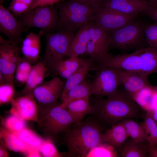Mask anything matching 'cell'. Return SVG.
Returning <instances> with one entry per match:
<instances>
[{
	"label": "cell",
	"instance_id": "cell-1",
	"mask_svg": "<svg viewBox=\"0 0 157 157\" xmlns=\"http://www.w3.org/2000/svg\"><path fill=\"white\" fill-rule=\"evenodd\" d=\"M93 106V114L104 127L106 126L110 127L125 119L138 120L142 117V108L124 88L117 89L106 99L97 98Z\"/></svg>",
	"mask_w": 157,
	"mask_h": 157
},
{
	"label": "cell",
	"instance_id": "cell-2",
	"mask_svg": "<svg viewBox=\"0 0 157 157\" xmlns=\"http://www.w3.org/2000/svg\"><path fill=\"white\" fill-rule=\"evenodd\" d=\"M75 123L74 128L64 131L68 156L85 157L90 150L102 142L101 135L105 128L99 121L90 119Z\"/></svg>",
	"mask_w": 157,
	"mask_h": 157
},
{
	"label": "cell",
	"instance_id": "cell-3",
	"mask_svg": "<svg viewBox=\"0 0 157 157\" xmlns=\"http://www.w3.org/2000/svg\"><path fill=\"white\" fill-rule=\"evenodd\" d=\"M38 128L46 139L57 140L59 134L75 123L68 111L66 104L61 103L44 107H38Z\"/></svg>",
	"mask_w": 157,
	"mask_h": 157
},
{
	"label": "cell",
	"instance_id": "cell-4",
	"mask_svg": "<svg viewBox=\"0 0 157 157\" xmlns=\"http://www.w3.org/2000/svg\"><path fill=\"white\" fill-rule=\"evenodd\" d=\"M143 23L135 19L109 33L110 47L126 52L149 47L142 28Z\"/></svg>",
	"mask_w": 157,
	"mask_h": 157
},
{
	"label": "cell",
	"instance_id": "cell-5",
	"mask_svg": "<svg viewBox=\"0 0 157 157\" xmlns=\"http://www.w3.org/2000/svg\"><path fill=\"white\" fill-rule=\"evenodd\" d=\"M59 27L74 31L94 21L95 9L75 0H69L58 7Z\"/></svg>",
	"mask_w": 157,
	"mask_h": 157
},
{
	"label": "cell",
	"instance_id": "cell-6",
	"mask_svg": "<svg viewBox=\"0 0 157 157\" xmlns=\"http://www.w3.org/2000/svg\"><path fill=\"white\" fill-rule=\"evenodd\" d=\"M75 35L74 31L64 29L45 35L46 46L43 62L52 71L54 66L67 56L70 45Z\"/></svg>",
	"mask_w": 157,
	"mask_h": 157
},
{
	"label": "cell",
	"instance_id": "cell-7",
	"mask_svg": "<svg viewBox=\"0 0 157 157\" xmlns=\"http://www.w3.org/2000/svg\"><path fill=\"white\" fill-rule=\"evenodd\" d=\"M19 20L24 32L36 27L48 32L59 27V16L56 9L51 5L29 10L19 16Z\"/></svg>",
	"mask_w": 157,
	"mask_h": 157
},
{
	"label": "cell",
	"instance_id": "cell-8",
	"mask_svg": "<svg viewBox=\"0 0 157 157\" xmlns=\"http://www.w3.org/2000/svg\"><path fill=\"white\" fill-rule=\"evenodd\" d=\"M95 78L90 83L92 95L97 98L107 97L115 92L122 84L117 68L108 67H96Z\"/></svg>",
	"mask_w": 157,
	"mask_h": 157
},
{
	"label": "cell",
	"instance_id": "cell-9",
	"mask_svg": "<svg viewBox=\"0 0 157 157\" xmlns=\"http://www.w3.org/2000/svg\"><path fill=\"white\" fill-rule=\"evenodd\" d=\"M18 44L5 40L0 35V74L6 83L13 84L17 66L22 59Z\"/></svg>",
	"mask_w": 157,
	"mask_h": 157
},
{
	"label": "cell",
	"instance_id": "cell-10",
	"mask_svg": "<svg viewBox=\"0 0 157 157\" xmlns=\"http://www.w3.org/2000/svg\"><path fill=\"white\" fill-rule=\"evenodd\" d=\"M88 41L85 53L99 63L108 55L109 34L93 21L88 31Z\"/></svg>",
	"mask_w": 157,
	"mask_h": 157
},
{
	"label": "cell",
	"instance_id": "cell-11",
	"mask_svg": "<svg viewBox=\"0 0 157 157\" xmlns=\"http://www.w3.org/2000/svg\"><path fill=\"white\" fill-rule=\"evenodd\" d=\"M137 15H126L99 6L95 9L94 22L109 33L125 25L134 20Z\"/></svg>",
	"mask_w": 157,
	"mask_h": 157
},
{
	"label": "cell",
	"instance_id": "cell-12",
	"mask_svg": "<svg viewBox=\"0 0 157 157\" xmlns=\"http://www.w3.org/2000/svg\"><path fill=\"white\" fill-rule=\"evenodd\" d=\"M65 85V83L59 78L55 77L36 88L33 93L38 107H46L57 103Z\"/></svg>",
	"mask_w": 157,
	"mask_h": 157
},
{
	"label": "cell",
	"instance_id": "cell-13",
	"mask_svg": "<svg viewBox=\"0 0 157 157\" xmlns=\"http://www.w3.org/2000/svg\"><path fill=\"white\" fill-rule=\"evenodd\" d=\"M9 112L26 121H38V108L32 93L19 96L11 102Z\"/></svg>",
	"mask_w": 157,
	"mask_h": 157
},
{
	"label": "cell",
	"instance_id": "cell-14",
	"mask_svg": "<svg viewBox=\"0 0 157 157\" xmlns=\"http://www.w3.org/2000/svg\"><path fill=\"white\" fill-rule=\"evenodd\" d=\"M100 66L110 67L128 72H141L140 58L138 50H135L129 54L116 56L108 54L102 61L97 63V67Z\"/></svg>",
	"mask_w": 157,
	"mask_h": 157
},
{
	"label": "cell",
	"instance_id": "cell-15",
	"mask_svg": "<svg viewBox=\"0 0 157 157\" xmlns=\"http://www.w3.org/2000/svg\"><path fill=\"white\" fill-rule=\"evenodd\" d=\"M0 32L6 35L8 40L16 44L23 40L22 34L24 31L20 22L2 5H0Z\"/></svg>",
	"mask_w": 157,
	"mask_h": 157
},
{
	"label": "cell",
	"instance_id": "cell-16",
	"mask_svg": "<svg viewBox=\"0 0 157 157\" xmlns=\"http://www.w3.org/2000/svg\"><path fill=\"white\" fill-rule=\"evenodd\" d=\"M151 5L145 0H104L99 6L126 15H138Z\"/></svg>",
	"mask_w": 157,
	"mask_h": 157
},
{
	"label": "cell",
	"instance_id": "cell-17",
	"mask_svg": "<svg viewBox=\"0 0 157 157\" xmlns=\"http://www.w3.org/2000/svg\"><path fill=\"white\" fill-rule=\"evenodd\" d=\"M117 69L122 84L130 95L143 88L151 85L148 81V76L141 72H130Z\"/></svg>",
	"mask_w": 157,
	"mask_h": 157
},
{
	"label": "cell",
	"instance_id": "cell-18",
	"mask_svg": "<svg viewBox=\"0 0 157 157\" xmlns=\"http://www.w3.org/2000/svg\"><path fill=\"white\" fill-rule=\"evenodd\" d=\"M44 32H33L27 34L22 42L21 52L24 58L31 64H35L38 59L40 50V40Z\"/></svg>",
	"mask_w": 157,
	"mask_h": 157
},
{
	"label": "cell",
	"instance_id": "cell-19",
	"mask_svg": "<svg viewBox=\"0 0 157 157\" xmlns=\"http://www.w3.org/2000/svg\"><path fill=\"white\" fill-rule=\"evenodd\" d=\"M47 69L43 61L33 66L25 86L18 92L19 96L32 93L33 90L42 83Z\"/></svg>",
	"mask_w": 157,
	"mask_h": 157
},
{
	"label": "cell",
	"instance_id": "cell-20",
	"mask_svg": "<svg viewBox=\"0 0 157 157\" xmlns=\"http://www.w3.org/2000/svg\"><path fill=\"white\" fill-rule=\"evenodd\" d=\"M93 21L90 22L79 29L70 44L67 56L69 58L78 57L85 53L88 41V31Z\"/></svg>",
	"mask_w": 157,
	"mask_h": 157
},
{
	"label": "cell",
	"instance_id": "cell-21",
	"mask_svg": "<svg viewBox=\"0 0 157 157\" xmlns=\"http://www.w3.org/2000/svg\"><path fill=\"white\" fill-rule=\"evenodd\" d=\"M128 137L124 126L118 122L103 132L101 141L110 144L117 150L120 151L123 144Z\"/></svg>",
	"mask_w": 157,
	"mask_h": 157
},
{
	"label": "cell",
	"instance_id": "cell-22",
	"mask_svg": "<svg viewBox=\"0 0 157 157\" xmlns=\"http://www.w3.org/2000/svg\"><path fill=\"white\" fill-rule=\"evenodd\" d=\"M140 58L141 72L148 76L157 72V49L149 46L138 50Z\"/></svg>",
	"mask_w": 157,
	"mask_h": 157
},
{
	"label": "cell",
	"instance_id": "cell-23",
	"mask_svg": "<svg viewBox=\"0 0 157 157\" xmlns=\"http://www.w3.org/2000/svg\"><path fill=\"white\" fill-rule=\"evenodd\" d=\"M94 62L92 59L90 58L85 59L79 67L67 79L60 97L61 99L72 88L83 81L88 71L93 67Z\"/></svg>",
	"mask_w": 157,
	"mask_h": 157
},
{
	"label": "cell",
	"instance_id": "cell-24",
	"mask_svg": "<svg viewBox=\"0 0 157 157\" xmlns=\"http://www.w3.org/2000/svg\"><path fill=\"white\" fill-rule=\"evenodd\" d=\"M89 99H78L66 104L67 110L75 123L82 121L87 114L94 113V108L90 105Z\"/></svg>",
	"mask_w": 157,
	"mask_h": 157
},
{
	"label": "cell",
	"instance_id": "cell-25",
	"mask_svg": "<svg viewBox=\"0 0 157 157\" xmlns=\"http://www.w3.org/2000/svg\"><path fill=\"white\" fill-rule=\"evenodd\" d=\"M128 138L125 141L120 150L121 156L122 157H147L148 143L137 142L130 137Z\"/></svg>",
	"mask_w": 157,
	"mask_h": 157
},
{
	"label": "cell",
	"instance_id": "cell-26",
	"mask_svg": "<svg viewBox=\"0 0 157 157\" xmlns=\"http://www.w3.org/2000/svg\"><path fill=\"white\" fill-rule=\"evenodd\" d=\"M0 142L7 148L13 151L24 154L27 148L19 139L14 132L0 127Z\"/></svg>",
	"mask_w": 157,
	"mask_h": 157
},
{
	"label": "cell",
	"instance_id": "cell-27",
	"mask_svg": "<svg viewBox=\"0 0 157 157\" xmlns=\"http://www.w3.org/2000/svg\"><path fill=\"white\" fill-rule=\"evenodd\" d=\"M157 92V88L151 85L146 86L131 96L136 104L147 112L153 111L151 103L153 97Z\"/></svg>",
	"mask_w": 157,
	"mask_h": 157
},
{
	"label": "cell",
	"instance_id": "cell-28",
	"mask_svg": "<svg viewBox=\"0 0 157 157\" xmlns=\"http://www.w3.org/2000/svg\"><path fill=\"white\" fill-rule=\"evenodd\" d=\"M84 60L78 57H71L65 60H62L54 66L52 71L67 79L79 67Z\"/></svg>",
	"mask_w": 157,
	"mask_h": 157
},
{
	"label": "cell",
	"instance_id": "cell-29",
	"mask_svg": "<svg viewBox=\"0 0 157 157\" xmlns=\"http://www.w3.org/2000/svg\"><path fill=\"white\" fill-rule=\"evenodd\" d=\"M91 95L90 83L83 81L70 90L61 100L66 104L76 100L89 98Z\"/></svg>",
	"mask_w": 157,
	"mask_h": 157
},
{
	"label": "cell",
	"instance_id": "cell-30",
	"mask_svg": "<svg viewBox=\"0 0 157 157\" xmlns=\"http://www.w3.org/2000/svg\"><path fill=\"white\" fill-rule=\"evenodd\" d=\"M14 132L19 139L28 148L39 150L44 140L42 136L27 127L20 131Z\"/></svg>",
	"mask_w": 157,
	"mask_h": 157
},
{
	"label": "cell",
	"instance_id": "cell-31",
	"mask_svg": "<svg viewBox=\"0 0 157 157\" xmlns=\"http://www.w3.org/2000/svg\"><path fill=\"white\" fill-rule=\"evenodd\" d=\"M119 122L124 126L129 137L137 142L148 143L144 131L140 124H138L132 119L130 118L122 119Z\"/></svg>",
	"mask_w": 157,
	"mask_h": 157
},
{
	"label": "cell",
	"instance_id": "cell-32",
	"mask_svg": "<svg viewBox=\"0 0 157 157\" xmlns=\"http://www.w3.org/2000/svg\"><path fill=\"white\" fill-rule=\"evenodd\" d=\"M140 125L144 131L148 142L149 147H154L157 145V124L151 112H147Z\"/></svg>",
	"mask_w": 157,
	"mask_h": 157
},
{
	"label": "cell",
	"instance_id": "cell-33",
	"mask_svg": "<svg viewBox=\"0 0 157 157\" xmlns=\"http://www.w3.org/2000/svg\"><path fill=\"white\" fill-rule=\"evenodd\" d=\"M117 150L110 144L101 142L92 148L85 157H118Z\"/></svg>",
	"mask_w": 157,
	"mask_h": 157
},
{
	"label": "cell",
	"instance_id": "cell-34",
	"mask_svg": "<svg viewBox=\"0 0 157 157\" xmlns=\"http://www.w3.org/2000/svg\"><path fill=\"white\" fill-rule=\"evenodd\" d=\"M142 28L148 46L157 49V23H143Z\"/></svg>",
	"mask_w": 157,
	"mask_h": 157
},
{
	"label": "cell",
	"instance_id": "cell-35",
	"mask_svg": "<svg viewBox=\"0 0 157 157\" xmlns=\"http://www.w3.org/2000/svg\"><path fill=\"white\" fill-rule=\"evenodd\" d=\"M26 121L18 116L11 114L4 120V128L13 132H17L26 127Z\"/></svg>",
	"mask_w": 157,
	"mask_h": 157
},
{
	"label": "cell",
	"instance_id": "cell-36",
	"mask_svg": "<svg viewBox=\"0 0 157 157\" xmlns=\"http://www.w3.org/2000/svg\"><path fill=\"white\" fill-rule=\"evenodd\" d=\"M53 140L47 138L44 140L39 150L42 156L44 157H62L63 154L60 153L54 144Z\"/></svg>",
	"mask_w": 157,
	"mask_h": 157
},
{
	"label": "cell",
	"instance_id": "cell-37",
	"mask_svg": "<svg viewBox=\"0 0 157 157\" xmlns=\"http://www.w3.org/2000/svg\"><path fill=\"white\" fill-rule=\"evenodd\" d=\"M15 93L13 84L8 83L0 84V105L11 103Z\"/></svg>",
	"mask_w": 157,
	"mask_h": 157
},
{
	"label": "cell",
	"instance_id": "cell-38",
	"mask_svg": "<svg viewBox=\"0 0 157 157\" xmlns=\"http://www.w3.org/2000/svg\"><path fill=\"white\" fill-rule=\"evenodd\" d=\"M29 8L22 2L12 1L8 8L15 15L19 17L29 10Z\"/></svg>",
	"mask_w": 157,
	"mask_h": 157
},
{
	"label": "cell",
	"instance_id": "cell-39",
	"mask_svg": "<svg viewBox=\"0 0 157 157\" xmlns=\"http://www.w3.org/2000/svg\"><path fill=\"white\" fill-rule=\"evenodd\" d=\"M64 0H34L30 6L29 10L33 9L39 7L53 5L60 1Z\"/></svg>",
	"mask_w": 157,
	"mask_h": 157
},
{
	"label": "cell",
	"instance_id": "cell-40",
	"mask_svg": "<svg viewBox=\"0 0 157 157\" xmlns=\"http://www.w3.org/2000/svg\"><path fill=\"white\" fill-rule=\"evenodd\" d=\"M30 63L24 58L17 65L15 72L29 74L33 67Z\"/></svg>",
	"mask_w": 157,
	"mask_h": 157
},
{
	"label": "cell",
	"instance_id": "cell-41",
	"mask_svg": "<svg viewBox=\"0 0 157 157\" xmlns=\"http://www.w3.org/2000/svg\"><path fill=\"white\" fill-rule=\"evenodd\" d=\"M143 13L157 23V6L151 5Z\"/></svg>",
	"mask_w": 157,
	"mask_h": 157
},
{
	"label": "cell",
	"instance_id": "cell-42",
	"mask_svg": "<svg viewBox=\"0 0 157 157\" xmlns=\"http://www.w3.org/2000/svg\"><path fill=\"white\" fill-rule=\"evenodd\" d=\"M95 9L104 0H75Z\"/></svg>",
	"mask_w": 157,
	"mask_h": 157
},
{
	"label": "cell",
	"instance_id": "cell-43",
	"mask_svg": "<svg viewBox=\"0 0 157 157\" xmlns=\"http://www.w3.org/2000/svg\"><path fill=\"white\" fill-rule=\"evenodd\" d=\"M15 77L16 81L19 83L23 84L26 83L30 73L15 72Z\"/></svg>",
	"mask_w": 157,
	"mask_h": 157
},
{
	"label": "cell",
	"instance_id": "cell-44",
	"mask_svg": "<svg viewBox=\"0 0 157 157\" xmlns=\"http://www.w3.org/2000/svg\"><path fill=\"white\" fill-rule=\"evenodd\" d=\"M27 157H42L39 150L36 149L28 148L24 154Z\"/></svg>",
	"mask_w": 157,
	"mask_h": 157
},
{
	"label": "cell",
	"instance_id": "cell-45",
	"mask_svg": "<svg viewBox=\"0 0 157 157\" xmlns=\"http://www.w3.org/2000/svg\"><path fill=\"white\" fill-rule=\"evenodd\" d=\"M6 147L0 142V157H8L9 156L8 152Z\"/></svg>",
	"mask_w": 157,
	"mask_h": 157
},
{
	"label": "cell",
	"instance_id": "cell-46",
	"mask_svg": "<svg viewBox=\"0 0 157 157\" xmlns=\"http://www.w3.org/2000/svg\"><path fill=\"white\" fill-rule=\"evenodd\" d=\"M147 156L149 157H157V148L156 147H149Z\"/></svg>",
	"mask_w": 157,
	"mask_h": 157
},
{
	"label": "cell",
	"instance_id": "cell-47",
	"mask_svg": "<svg viewBox=\"0 0 157 157\" xmlns=\"http://www.w3.org/2000/svg\"><path fill=\"white\" fill-rule=\"evenodd\" d=\"M151 113L154 119L157 124V110L153 111Z\"/></svg>",
	"mask_w": 157,
	"mask_h": 157
},
{
	"label": "cell",
	"instance_id": "cell-48",
	"mask_svg": "<svg viewBox=\"0 0 157 157\" xmlns=\"http://www.w3.org/2000/svg\"><path fill=\"white\" fill-rule=\"evenodd\" d=\"M33 0H23L22 2L30 7L33 3Z\"/></svg>",
	"mask_w": 157,
	"mask_h": 157
},
{
	"label": "cell",
	"instance_id": "cell-49",
	"mask_svg": "<svg viewBox=\"0 0 157 157\" xmlns=\"http://www.w3.org/2000/svg\"><path fill=\"white\" fill-rule=\"evenodd\" d=\"M153 6H157V0H145Z\"/></svg>",
	"mask_w": 157,
	"mask_h": 157
},
{
	"label": "cell",
	"instance_id": "cell-50",
	"mask_svg": "<svg viewBox=\"0 0 157 157\" xmlns=\"http://www.w3.org/2000/svg\"><path fill=\"white\" fill-rule=\"evenodd\" d=\"M23 0H12V1L22 2Z\"/></svg>",
	"mask_w": 157,
	"mask_h": 157
},
{
	"label": "cell",
	"instance_id": "cell-51",
	"mask_svg": "<svg viewBox=\"0 0 157 157\" xmlns=\"http://www.w3.org/2000/svg\"><path fill=\"white\" fill-rule=\"evenodd\" d=\"M5 0H0V5H2Z\"/></svg>",
	"mask_w": 157,
	"mask_h": 157
},
{
	"label": "cell",
	"instance_id": "cell-52",
	"mask_svg": "<svg viewBox=\"0 0 157 157\" xmlns=\"http://www.w3.org/2000/svg\"><path fill=\"white\" fill-rule=\"evenodd\" d=\"M156 148H157V145L156 146Z\"/></svg>",
	"mask_w": 157,
	"mask_h": 157
},
{
	"label": "cell",
	"instance_id": "cell-53",
	"mask_svg": "<svg viewBox=\"0 0 157 157\" xmlns=\"http://www.w3.org/2000/svg\"><path fill=\"white\" fill-rule=\"evenodd\" d=\"M156 73H157V72Z\"/></svg>",
	"mask_w": 157,
	"mask_h": 157
}]
</instances>
